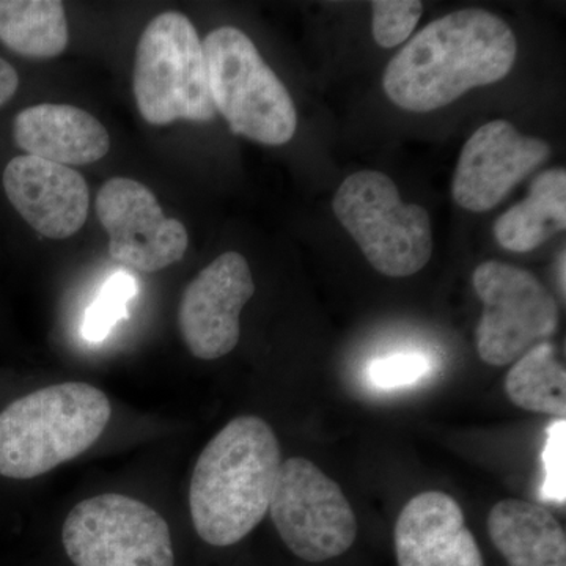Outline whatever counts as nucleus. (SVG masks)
<instances>
[{"label": "nucleus", "instance_id": "obj_1", "mask_svg": "<svg viewBox=\"0 0 566 566\" xmlns=\"http://www.w3.org/2000/svg\"><path fill=\"white\" fill-rule=\"evenodd\" d=\"M516 54L515 33L504 20L482 9L458 10L430 22L395 55L382 87L395 106L424 114L504 80Z\"/></svg>", "mask_w": 566, "mask_h": 566}, {"label": "nucleus", "instance_id": "obj_2", "mask_svg": "<svg viewBox=\"0 0 566 566\" xmlns=\"http://www.w3.org/2000/svg\"><path fill=\"white\" fill-rule=\"evenodd\" d=\"M281 444L256 416H241L208 442L193 468L189 506L197 535L208 545H237L270 512Z\"/></svg>", "mask_w": 566, "mask_h": 566}, {"label": "nucleus", "instance_id": "obj_3", "mask_svg": "<svg viewBox=\"0 0 566 566\" xmlns=\"http://www.w3.org/2000/svg\"><path fill=\"white\" fill-rule=\"evenodd\" d=\"M112 416L107 395L63 382L18 398L0 412V475L31 480L91 449Z\"/></svg>", "mask_w": 566, "mask_h": 566}, {"label": "nucleus", "instance_id": "obj_4", "mask_svg": "<svg viewBox=\"0 0 566 566\" xmlns=\"http://www.w3.org/2000/svg\"><path fill=\"white\" fill-rule=\"evenodd\" d=\"M202 44L212 103L232 133L271 147L289 144L296 107L253 41L240 29L221 28Z\"/></svg>", "mask_w": 566, "mask_h": 566}, {"label": "nucleus", "instance_id": "obj_5", "mask_svg": "<svg viewBox=\"0 0 566 566\" xmlns=\"http://www.w3.org/2000/svg\"><path fill=\"white\" fill-rule=\"evenodd\" d=\"M133 91L142 118L153 126L214 120L218 111L208 85L203 44L188 17L166 11L142 32Z\"/></svg>", "mask_w": 566, "mask_h": 566}, {"label": "nucleus", "instance_id": "obj_6", "mask_svg": "<svg viewBox=\"0 0 566 566\" xmlns=\"http://www.w3.org/2000/svg\"><path fill=\"white\" fill-rule=\"evenodd\" d=\"M333 208L378 273L409 277L430 262V214L419 205L405 203L387 175L376 170L349 175L335 192Z\"/></svg>", "mask_w": 566, "mask_h": 566}, {"label": "nucleus", "instance_id": "obj_7", "mask_svg": "<svg viewBox=\"0 0 566 566\" xmlns=\"http://www.w3.org/2000/svg\"><path fill=\"white\" fill-rule=\"evenodd\" d=\"M62 543L76 566H175L166 520L128 495L80 502L66 516Z\"/></svg>", "mask_w": 566, "mask_h": 566}, {"label": "nucleus", "instance_id": "obj_8", "mask_svg": "<svg viewBox=\"0 0 566 566\" xmlns=\"http://www.w3.org/2000/svg\"><path fill=\"white\" fill-rule=\"evenodd\" d=\"M270 513L286 547L311 564L342 556L356 542L357 517L344 491L305 458L282 461Z\"/></svg>", "mask_w": 566, "mask_h": 566}, {"label": "nucleus", "instance_id": "obj_9", "mask_svg": "<svg viewBox=\"0 0 566 566\" xmlns=\"http://www.w3.org/2000/svg\"><path fill=\"white\" fill-rule=\"evenodd\" d=\"M472 285L483 304L475 333L483 363L493 367L516 363L556 333L557 301L528 271L490 260L476 268Z\"/></svg>", "mask_w": 566, "mask_h": 566}, {"label": "nucleus", "instance_id": "obj_10", "mask_svg": "<svg viewBox=\"0 0 566 566\" xmlns=\"http://www.w3.org/2000/svg\"><path fill=\"white\" fill-rule=\"evenodd\" d=\"M96 216L109 234L115 262L156 273L180 262L189 234L178 219L167 218L150 188L132 178H111L95 200Z\"/></svg>", "mask_w": 566, "mask_h": 566}, {"label": "nucleus", "instance_id": "obj_11", "mask_svg": "<svg viewBox=\"0 0 566 566\" xmlns=\"http://www.w3.org/2000/svg\"><path fill=\"white\" fill-rule=\"evenodd\" d=\"M255 294L248 260L226 252L182 292L178 305V329L189 353L197 359L227 356L240 342V315Z\"/></svg>", "mask_w": 566, "mask_h": 566}, {"label": "nucleus", "instance_id": "obj_12", "mask_svg": "<svg viewBox=\"0 0 566 566\" xmlns=\"http://www.w3.org/2000/svg\"><path fill=\"white\" fill-rule=\"evenodd\" d=\"M549 156L547 142L524 136L512 123H486L469 137L461 150L453 177V200L463 210H493Z\"/></svg>", "mask_w": 566, "mask_h": 566}, {"label": "nucleus", "instance_id": "obj_13", "mask_svg": "<svg viewBox=\"0 0 566 566\" xmlns=\"http://www.w3.org/2000/svg\"><path fill=\"white\" fill-rule=\"evenodd\" d=\"M3 189L14 210L35 232L66 240L88 218L91 191L80 172L35 156H17L3 170Z\"/></svg>", "mask_w": 566, "mask_h": 566}, {"label": "nucleus", "instance_id": "obj_14", "mask_svg": "<svg viewBox=\"0 0 566 566\" xmlns=\"http://www.w3.org/2000/svg\"><path fill=\"white\" fill-rule=\"evenodd\" d=\"M394 538L398 566H485L463 510L441 491L412 497L398 516Z\"/></svg>", "mask_w": 566, "mask_h": 566}, {"label": "nucleus", "instance_id": "obj_15", "mask_svg": "<svg viewBox=\"0 0 566 566\" xmlns=\"http://www.w3.org/2000/svg\"><path fill=\"white\" fill-rule=\"evenodd\" d=\"M13 139L29 156L61 166H88L111 150L102 122L70 104H39L14 117Z\"/></svg>", "mask_w": 566, "mask_h": 566}, {"label": "nucleus", "instance_id": "obj_16", "mask_svg": "<svg viewBox=\"0 0 566 566\" xmlns=\"http://www.w3.org/2000/svg\"><path fill=\"white\" fill-rule=\"evenodd\" d=\"M488 532L509 566H566L564 527L545 506L504 499L491 509Z\"/></svg>", "mask_w": 566, "mask_h": 566}, {"label": "nucleus", "instance_id": "obj_17", "mask_svg": "<svg viewBox=\"0 0 566 566\" xmlns=\"http://www.w3.org/2000/svg\"><path fill=\"white\" fill-rule=\"evenodd\" d=\"M566 227V172L539 174L526 199L505 211L494 223V238L510 252L535 251Z\"/></svg>", "mask_w": 566, "mask_h": 566}, {"label": "nucleus", "instance_id": "obj_18", "mask_svg": "<svg viewBox=\"0 0 566 566\" xmlns=\"http://www.w3.org/2000/svg\"><path fill=\"white\" fill-rule=\"evenodd\" d=\"M65 7L59 0H0V43L22 57L52 59L69 46Z\"/></svg>", "mask_w": 566, "mask_h": 566}, {"label": "nucleus", "instance_id": "obj_19", "mask_svg": "<svg viewBox=\"0 0 566 566\" xmlns=\"http://www.w3.org/2000/svg\"><path fill=\"white\" fill-rule=\"evenodd\" d=\"M505 392L517 408L565 419L566 371L554 345L542 342L524 353L506 375Z\"/></svg>", "mask_w": 566, "mask_h": 566}, {"label": "nucleus", "instance_id": "obj_20", "mask_svg": "<svg viewBox=\"0 0 566 566\" xmlns=\"http://www.w3.org/2000/svg\"><path fill=\"white\" fill-rule=\"evenodd\" d=\"M137 282L128 273H115L87 308L82 323L85 340L98 344L107 338L115 324L129 316L128 305L137 296Z\"/></svg>", "mask_w": 566, "mask_h": 566}, {"label": "nucleus", "instance_id": "obj_21", "mask_svg": "<svg viewBox=\"0 0 566 566\" xmlns=\"http://www.w3.org/2000/svg\"><path fill=\"white\" fill-rule=\"evenodd\" d=\"M371 10L375 41L390 50L409 39L422 18L423 3L417 0H375Z\"/></svg>", "mask_w": 566, "mask_h": 566}, {"label": "nucleus", "instance_id": "obj_22", "mask_svg": "<svg viewBox=\"0 0 566 566\" xmlns=\"http://www.w3.org/2000/svg\"><path fill=\"white\" fill-rule=\"evenodd\" d=\"M566 461V422L557 419L546 431L545 449H543V469L545 480L542 485V501L564 505L566 497L565 463Z\"/></svg>", "mask_w": 566, "mask_h": 566}, {"label": "nucleus", "instance_id": "obj_23", "mask_svg": "<svg viewBox=\"0 0 566 566\" xmlns=\"http://www.w3.org/2000/svg\"><path fill=\"white\" fill-rule=\"evenodd\" d=\"M431 364L422 354H394L376 359L368 367V379L378 389H398L415 385L428 374Z\"/></svg>", "mask_w": 566, "mask_h": 566}, {"label": "nucleus", "instance_id": "obj_24", "mask_svg": "<svg viewBox=\"0 0 566 566\" xmlns=\"http://www.w3.org/2000/svg\"><path fill=\"white\" fill-rule=\"evenodd\" d=\"M20 76L9 62L0 59V107L17 95Z\"/></svg>", "mask_w": 566, "mask_h": 566}, {"label": "nucleus", "instance_id": "obj_25", "mask_svg": "<svg viewBox=\"0 0 566 566\" xmlns=\"http://www.w3.org/2000/svg\"><path fill=\"white\" fill-rule=\"evenodd\" d=\"M566 264V256H565V249L560 253H558L557 256V279H558V286H560L562 296L565 297L566 294V281H565V268Z\"/></svg>", "mask_w": 566, "mask_h": 566}]
</instances>
